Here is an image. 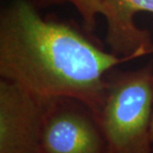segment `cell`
Wrapping results in <instances>:
<instances>
[{
  "instance_id": "cell-1",
  "label": "cell",
  "mask_w": 153,
  "mask_h": 153,
  "mask_svg": "<svg viewBox=\"0 0 153 153\" xmlns=\"http://www.w3.org/2000/svg\"><path fill=\"white\" fill-rule=\"evenodd\" d=\"M129 60L105 52L70 24L43 18L32 0H14L1 12V79L42 99L71 97L97 114L106 75Z\"/></svg>"
},
{
  "instance_id": "cell-2",
  "label": "cell",
  "mask_w": 153,
  "mask_h": 153,
  "mask_svg": "<svg viewBox=\"0 0 153 153\" xmlns=\"http://www.w3.org/2000/svg\"><path fill=\"white\" fill-rule=\"evenodd\" d=\"M103 100L96 114L108 153H153V67L106 75Z\"/></svg>"
},
{
  "instance_id": "cell-3",
  "label": "cell",
  "mask_w": 153,
  "mask_h": 153,
  "mask_svg": "<svg viewBox=\"0 0 153 153\" xmlns=\"http://www.w3.org/2000/svg\"><path fill=\"white\" fill-rule=\"evenodd\" d=\"M41 153H108V146L90 106L71 97H57L46 103Z\"/></svg>"
},
{
  "instance_id": "cell-4",
  "label": "cell",
  "mask_w": 153,
  "mask_h": 153,
  "mask_svg": "<svg viewBox=\"0 0 153 153\" xmlns=\"http://www.w3.org/2000/svg\"><path fill=\"white\" fill-rule=\"evenodd\" d=\"M47 100L0 79V153H41Z\"/></svg>"
},
{
  "instance_id": "cell-5",
  "label": "cell",
  "mask_w": 153,
  "mask_h": 153,
  "mask_svg": "<svg viewBox=\"0 0 153 153\" xmlns=\"http://www.w3.org/2000/svg\"><path fill=\"white\" fill-rule=\"evenodd\" d=\"M143 11L153 13V0H103L105 41L112 54L133 60L153 53L149 32L134 24V16Z\"/></svg>"
},
{
  "instance_id": "cell-6",
  "label": "cell",
  "mask_w": 153,
  "mask_h": 153,
  "mask_svg": "<svg viewBox=\"0 0 153 153\" xmlns=\"http://www.w3.org/2000/svg\"><path fill=\"white\" fill-rule=\"evenodd\" d=\"M32 2L38 9L55 4L70 3L81 15L85 28L88 33L94 31L97 16L102 14L103 10V0H32Z\"/></svg>"
},
{
  "instance_id": "cell-7",
  "label": "cell",
  "mask_w": 153,
  "mask_h": 153,
  "mask_svg": "<svg viewBox=\"0 0 153 153\" xmlns=\"http://www.w3.org/2000/svg\"><path fill=\"white\" fill-rule=\"evenodd\" d=\"M151 135H152V147H153V115H152V124H151Z\"/></svg>"
}]
</instances>
